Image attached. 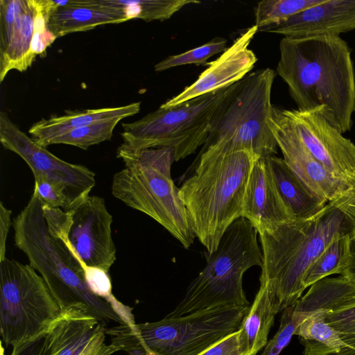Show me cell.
I'll return each instance as SVG.
<instances>
[{
  "label": "cell",
  "instance_id": "obj_31",
  "mask_svg": "<svg viewBox=\"0 0 355 355\" xmlns=\"http://www.w3.org/2000/svg\"><path fill=\"white\" fill-rule=\"evenodd\" d=\"M227 40L216 37L210 42L184 53L170 55L155 65V71L160 72L175 67L194 64L208 65L207 60L213 55L227 50Z\"/></svg>",
  "mask_w": 355,
  "mask_h": 355
},
{
  "label": "cell",
  "instance_id": "obj_2",
  "mask_svg": "<svg viewBox=\"0 0 355 355\" xmlns=\"http://www.w3.org/2000/svg\"><path fill=\"white\" fill-rule=\"evenodd\" d=\"M354 229L355 220L328 202L312 217L259 233L263 254L260 284L266 286L278 313L301 297L306 272L334 236Z\"/></svg>",
  "mask_w": 355,
  "mask_h": 355
},
{
  "label": "cell",
  "instance_id": "obj_33",
  "mask_svg": "<svg viewBox=\"0 0 355 355\" xmlns=\"http://www.w3.org/2000/svg\"><path fill=\"white\" fill-rule=\"evenodd\" d=\"M35 194L43 205L60 208L65 211L71 209V205L62 190L52 182L41 178L34 177Z\"/></svg>",
  "mask_w": 355,
  "mask_h": 355
},
{
  "label": "cell",
  "instance_id": "obj_30",
  "mask_svg": "<svg viewBox=\"0 0 355 355\" xmlns=\"http://www.w3.org/2000/svg\"><path fill=\"white\" fill-rule=\"evenodd\" d=\"M121 117L98 121L73 129L55 138L52 144H67L87 150L93 145L110 140Z\"/></svg>",
  "mask_w": 355,
  "mask_h": 355
},
{
  "label": "cell",
  "instance_id": "obj_14",
  "mask_svg": "<svg viewBox=\"0 0 355 355\" xmlns=\"http://www.w3.org/2000/svg\"><path fill=\"white\" fill-rule=\"evenodd\" d=\"M268 123L284 161L315 195L330 202L355 191V187L334 177L314 158L293 130L282 110L272 106Z\"/></svg>",
  "mask_w": 355,
  "mask_h": 355
},
{
  "label": "cell",
  "instance_id": "obj_29",
  "mask_svg": "<svg viewBox=\"0 0 355 355\" xmlns=\"http://www.w3.org/2000/svg\"><path fill=\"white\" fill-rule=\"evenodd\" d=\"M324 0H263L254 10L255 26L259 28L276 24Z\"/></svg>",
  "mask_w": 355,
  "mask_h": 355
},
{
  "label": "cell",
  "instance_id": "obj_37",
  "mask_svg": "<svg viewBox=\"0 0 355 355\" xmlns=\"http://www.w3.org/2000/svg\"><path fill=\"white\" fill-rule=\"evenodd\" d=\"M340 275L355 284V229L350 235L349 262Z\"/></svg>",
  "mask_w": 355,
  "mask_h": 355
},
{
  "label": "cell",
  "instance_id": "obj_22",
  "mask_svg": "<svg viewBox=\"0 0 355 355\" xmlns=\"http://www.w3.org/2000/svg\"><path fill=\"white\" fill-rule=\"evenodd\" d=\"M266 162L279 195L295 218L312 217L328 203L312 192L282 158L272 156Z\"/></svg>",
  "mask_w": 355,
  "mask_h": 355
},
{
  "label": "cell",
  "instance_id": "obj_41",
  "mask_svg": "<svg viewBox=\"0 0 355 355\" xmlns=\"http://www.w3.org/2000/svg\"><path fill=\"white\" fill-rule=\"evenodd\" d=\"M354 111H355V108H354Z\"/></svg>",
  "mask_w": 355,
  "mask_h": 355
},
{
  "label": "cell",
  "instance_id": "obj_7",
  "mask_svg": "<svg viewBox=\"0 0 355 355\" xmlns=\"http://www.w3.org/2000/svg\"><path fill=\"white\" fill-rule=\"evenodd\" d=\"M257 230L245 218L232 223L216 250L205 253L207 263L191 282L178 305L167 315L178 317L218 307L250 306L243 288L250 268L262 266Z\"/></svg>",
  "mask_w": 355,
  "mask_h": 355
},
{
  "label": "cell",
  "instance_id": "obj_13",
  "mask_svg": "<svg viewBox=\"0 0 355 355\" xmlns=\"http://www.w3.org/2000/svg\"><path fill=\"white\" fill-rule=\"evenodd\" d=\"M309 153L334 177L355 187V145L318 110H282Z\"/></svg>",
  "mask_w": 355,
  "mask_h": 355
},
{
  "label": "cell",
  "instance_id": "obj_24",
  "mask_svg": "<svg viewBox=\"0 0 355 355\" xmlns=\"http://www.w3.org/2000/svg\"><path fill=\"white\" fill-rule=\"evenodd\" d=\"M327 313L311 312L296 329L295 335L304 346L303 355H335L344 347L339 333L327 322Z\"/></svg>",
  "mask_w": 355,
  "mask_h": 355
},
{
  "label": "cell",
  "instance_id": "obj_6",
  "mask_svg": "<svg viewBox=\"0 0 355 355\" xmlns=\"http://www.w3.org/2000/svg\"><path fill=\"white\" fill-rule=\"evenodd\" d=\"M250 306L218 307L134 326L106 328L130 355H198L240 329Z\"/></svg>",
  "mask_w": 355,
  "mask_h": 355
},
{
  "label": "cell",
  "instance_id": "obj_40",
  "mask_svg": "<svg viewBox=\"0 0 355 355\" xmlns=\"http://www.w3.org/2000/svg\"><path fill=\"white\" fill-rule=\"evenodd\" d=\"M343 202L347 204L355 206V191L346 197H343L341 198L338 199Z\"/></svg>",
  "mask_w": 355,
  "mask_h": 355
},
{
  "label": "cell",
  "instance_id": "obj_20",
  "mask_svg": "<svg viewBox=\"0 0 355 355\" xmlns=\"http://www.w3.org/2000/svg\"><path fill=\"white\" fill-rule=\"evenodd\" d=\"M128 21L121 9L101 6L96 0H69L49 17L47 28L56 38L98 26Z\"/></svg>",
  "mask_w": 355,
  "mask_h": 355
},
{
  "label": "cell",
  "instance_id": "obj_39",
  "mask_svg": "<svg viewBox=\"0 0 355 355\" xmlns=\"http://www.w3.org/2000/svg\"><path fill=\"white\" fill-rule=\"evenodd\" d=\"M118 351H120V349L115 345L112 343L109 345L105 344L97 355H112Z\"/></svg>",
  "mask_w": 355,
  "mask_h": 355
},
{
  "label": "cell",
  "instance_id": "obj_17",
  "mask_svg": "<svg viewBox=\"0 0 355 355\" xmlns=\"http://www.w3.org/2000/svg\"><path fill=\"white\" fill-rule=\"evenodd\" d=\"M355 30V0H324L278 24L259 28L284 35L305 37L338 35Z\"/></svg>",
  "mask_w": 355,
  "mask_h": 355
},
{
  "label": "cell",
  "instance_id": "obj_32",
  "mask_svg": "<svg viewBox=\"0 0 355 355\" xmlns=\"http://www.w3.org/2000/svg\"><path fill=\"white\" fill-rule=\"evenodd\" d=\"M295 304L282 311L279 329L268 340L261 355H279L289 343L298 325L311 313L295 311Z\"/></svg>",
  "mask_w": 355,
  "mask_h": 355
},
{
  "label": "cell",
  "instance_id": "obj_38",
  "mask_svg": "<svg viewBox=\"0 0 355 355\" xmlns=\"http://www.w3.org/2000/svg\"><path fill=\"white\" fill-rule=\"evenodd\" d=\"M335 206L341 209L347 215L350 216L355 220V206L347 204L339 200L330 202Z\"/></svg>",
  "mask_w": 355,
  "mask_h": 355
},
{
  "label": "cell",
  "instance_id": "obj_34",
  "mask_svg": "<svg viewBox=\"0 0 355 355\" xmlns=\"http://www.w3.org/2000/svg\"><path fill=\"white\" fill-rule=\"evenodd\" d=\"M198 355H249L240 329Z\"/></svg>",
  "mask_w": 355,
  "mask_h": 355
},
{
  "label": "cell",
  "instance_id": "obj_35",
  "mask_svg": "<svg viewBox=\"0 0 355 355\" xmlns=\"http://www.w3.org/2000/svg\"><path fill=\"white\" fill-rule=\"evenodd\" d=\"M10 355H50L47 330L35 338L13 347Z\"/></svg>",
  "mask_w": 355,
  "mask_h": 355
},
{
  "label": "cell",
  "instance_id": "obj_21",
  "mask_svg": "<svg viewBox=\"0 0 355 355\" xmlns=\"http://www.w3.org/2000/svg\"><path fill=\"white\" fill-rule=\"evenodd\" d=\"M140 104L135 102L119 107L67 110L61 116L42 119L31 125L28 132L37 144L46 148L55 138L73 129L116 117L125 119L135 115L139 112Z\"/></svg>",
  "mask_w": 355,
  "mask_h": 355
},
{
  "label": "cell",
  "instance_id": "obj_4",
  "mask_svg": "<svg viewBox=\"0 0 355 355\" xmlns=\"http://www.w3.org/2000/svg\"><path fill=\"white\" fill-rule=\"evenodd\" d=\"M12 226L15 246L40 274L61 311L77 306L105 327L111 321L125 324L113 306L89 289L83 263L63 239L49 229L42 204L35 194L14 218Z\"/></svg>",
  "mask_w": 355,
  "mask_h": 355
},
{
  "label": "cell",
  "instance_id": "obj_16",
  "mask_svg": "<svg viewBox=\"0 0 355 355\" xmlns=\"http://www.w3.org/2000/svg\"><path fill=\"white\" fill-rule=\"evenodd\" d=\"M257 32L255 25L248 28L220 57L208 63L209 67L194 83L160 107H172L241 80L252 69L257 60L254 52L248 49Z\"/></svg>",
  "mask_w": 355,
  "mask_h": 355
},
{
  "label": "cell",
  "instance_id": "obj_8",
  "mask_svg": "<svg viewBox=\"0 0 355 355\" xmlns=\"http://www.w3.org/2000/svg\"><path fill=\"white\" fill-rule=\"evenodd\" d=\"M236 83L169 108L159 107L143 118L122 123L121 148L137 153L154 148H167L175 161L184 159L204 145L213 123Z\"/></svg>",
  "mask_w": 355,
  "mask_h": 355
},
{
  "label": "cell",
  "instance_id": "obj_25",
  "mask_svg": "<svg viewBox=\"0 0 355 355\" xmlns=\"http://www.w3.org/2000/svg\"><path fill=\"white\" fill-rule=\"evenodd\" d=\"M355 291V284L345 277H326L310 286L295 304L296 311L311 313L331 310L343 297Z\"/></svg>",
  "mask_w": 355,
  "mask_h": 355
},
{
  "label": "cell",
  "instance_id": "obj_27",
  "mask_svg": "<svg viewBox=\"0 0 355 355\" xmlns=\"http://www.w3.org/2000/svg\"><path fill=\"white\" fill-rule=\"evenodd\" d=\"M107 7L121 9L128 20L141 19L146 22L164 21L187 5L199 3L196 0H96Z\"/></svg>",
  "mask_w": 355,
  "mask_h": 355
},
{
  "label": "cell",
  "instance_id": "obj_10",
  "mask_svg": "<svg viewBox=\"0 0 355 355\" xmlns=\"http://www.w3.org/2000/svg\"><path fill=\"white\" fill-rule=\"evenodd\" d=\"M61 309L42 277L30 265L0 261V334L17 347L45 332Z\"/></svg>",
  "mask_w": 355,
  "mask_h": 355
},
{
  "label": "cell",
  "instance_id": "obj_36",
  "mask_svg": "<svg viewBox=\"0 0 355 355\" xmlns=\"http://www.w3.org/2000/svg\"><path fill=\"white\" fill-rule=\"evenodd\" d=\"M12 211L0 202V261L6 258V244L11 222Z\"/></svg>",
  "mask_w": 355,
  "mask_h": 355
},
{
  "label": "cell",
  "instance_id": "obj_9",
  "mask_svg": "<svg viewBox=\"0 0 355 355\" xmlns=\"http://www.w3.org/2000/svg\"><path fill=\"white\" fill-rule=\"evenodd\" d=\"M275 71L266 68L239 81L214 120L201 150H245L257 159L275 156L278 145L269 126Z\"/></svg>",
  "mask_w": 355,
  "mask_h": 355
},
{
  "label": "cell",
  "instance_id": "obj_5",
  "mask_svg": "<svg viewBox=\"0 0 355 355\" xmlns=\"http://www.w3.org/2000/svg\"><path fill=\"white\" fill-rule=\"evenodd\" d=\"M116 157L125 167L113 176L112 195L157 221L188 249L196 235L180 188L171 178L173 151L154 148L132 153L119 146Z\"/></svg>",
  "mask_w": 355,
  "mask_h": 355
},
{
  "label": "cell",
  "instance_id": "obj_1",
  "mask_svg": "<svg viewBox=\"0 0 355 355\" xmlns=\"http://www.w3.org/2000/svg\"><path fill=\"white\" fill-rule=\"evenodd\" d=\"M278 75L297 110H318L342 134L351 130L355 72L348 44L338 35L283 37Z\"/></svg>",
  "mask_w": 355,
  "mask_h": 355
},
{
  "label": "cell",
  "instance_id": "obj_3",
  "mask_svg": "<svg viewBox=\"0 0 355 355\" xmlns=\"http://www.w3.org/2000/svg\"><path fill=\"white\" fill-rule=\"evenodd\" d=\"M245 150H201L193 173L182 184L180 195L196 236L214 252L224 232L243 217L248 178L255 160Z\"/></svg>",
  "mask_w": 355,
  "mask_h": 355
},
{
  "label": "cell",
  "instance_id": "obj_23",
  "mask_svg": "<svg viewBox=\"0 0 355 355\" xmlns=\"http://www.w3.org/2000/svg\"><path fill=\"white\" fill-rule=\"evenodd\" d=\"M277 311L266 286L260 284L254 302L240 328L249 355H256L268 343V336Z\"/></svg>",
  "mask_w": 355,
  "mask_h": 355
},
{
  "label": "cell",
  "instance_id": "obj_19",
  "mask_svg": "<svg viewBox=\"0 0 355 355\" xmlns=\"http://www.w3.org/2000/svg\"><path fill=\"white\" fill-rule=\"evenodd\" d=\"M243 217L258 233L295 219L276 187L266 158L255 160L247 182Z\"/></svg>",
  "mask_w": 355,
  "mask_h": 355
},
{
  "label": "cell",
  "instance_id": "obj_15",
  "mask_svg": "<svg viewBox=\"0 0 355 355\" xmlns=\"http://www.w3.org/2000/svg\"><path fill=\"white\" fill-rule=\"evenodd\" d=\"M35 0H0V82L13 69L26 71L36 55L32 51Z\"/></svg>",
  "mask_w": 355,
  "mask_h": 355
},
{
  "label": "cell",
  "instance_id": "obj_12",
  "mask_svg": "<svg viewBox=\"0 0 355 355\" xmlns=\"http://www.w3.org/2000/svg\"><path fill=\"white\" fill-rule=\"evenodd\" d=\"M0 141L5 149L24 159L34 177H41L59 187L71 209L89 196L96 184L92 171L83 165L67 162L37 144L3 111L0 112Z\"/></svg>",
  "mask_w": 355,
  "mask_h": 355
},
{
  "label": "cell",
  "instance_id": "obj_26",
  "mask_svg": "<svg viewBox=\"0 0 355 355\" xmlns=\"http://www.w3.org/2000/svg\"><path fill=\"white\" fill-rule=\"evenodd\" d=\"M350 234H337L309 267L303 279L306 289L334 274L341 275L349 259Z\"/></svg>",
  "mask_w": 355,
  "mask_h": 355
},
{
  "label": "cell",
  "instance_id": "obj_28",
  "mask_svg": "<svg viewBox=\"0 0 355 355\" xmlns=\"http://www.w3.org/2000/svg\"><path fill=\"white\" fill-rule=\"evenodd\" d=\"M326 320L339 333L345 344L335 355H355V291L328 311Z\"/></svg>",
  "mask_w": 355,
  "mask_h": 355
},
{
  "label": "cell",
  "instance_id": "obj_11",
  "mask_svg": "<svg viewBox=\"0 0 355 355\" xmlns=\"http://www.w3.org/2000/svg\"><path fill=\"white\" fill-rule=\"evenodd\" d=\"M49 229L61 236L85 266L106 272L116 259L112 236V216L105 200L88 196L69 211L44 209Z\"/></svg>",
  "mask_w": 355,
  "mask_h": 355
},
{
  "label": "cell",
  "instance_id": "obj_18",
  "mask_svg": "<svg viewBox=\"0 0 355 355\" xmlns=\"http://www.w3.org/2000/svg\"><path fill=\"white\" fill-rule=\"evenodd\" d=\"M105 329L80 307L61 311L47 329L50 355H97L105 345Z\"/></svg>",
  "mask_w": 355,
  "mask_h": 355
}]
</instances>
